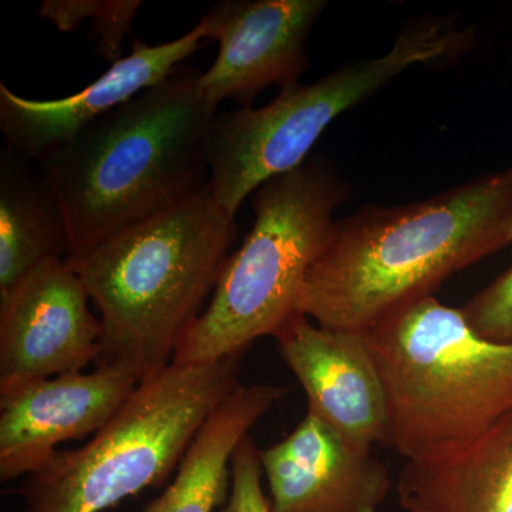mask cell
I'll list each match as a JSON object with an SVG mask.
<instances>
[{"instance_id": "cell-18", "label": "cell", "mask_w": 512, "mask_h": 512, "mask_svg": "<svg viewBox=\"0 0 512 512\" xmlns=\"http://www.w3.org/2000/svg\"><path fill=\"white\" fill-rule=\"evenodd\" d=\"M461 312L481 338L512 343V266L468 301Z\"/></svg>"}, {"instance_id": "cell-17", "label": "cell", "mask_w": 512, "mask_h": 512, "mask_svg": "<svg viewBox=\"0 0 512 512\" xmlns=\"http://www.w3.org/2000/svg\"><path fill=\"white\" fill-rule=\"evenodd\" d=\"M141 0H46L39 15L60 32H73L84 19L92 20V35L99 37L96 53L110 64L123 59L124 37L131 33Z\"/></svg>"}, {"instance_id": "cell-1", "label": "cell", "mask_w": 512, "mask_h": 512, "mask_svg": "<svg viewBox=\"0 0 512 512\" xmlns=\"http://www.w3.org/2000/svg\"><path fill=\"white\" fill-rule=\"evenodd\" d=\"M512 165L400 207H366L333 222L298 312L335 330H370L431 295L466 266L507 247Z\"/></svg>"}, {"instance_id": "cell-20", "label": "cell", "mask_w": 512, "mask_h": 512, "mask_svg": "<svg viewBox=\"0 0 512 512\" xmlns=\"http://www.w3.org/2000/svg\"><path fill=\"white\" fill-rule=\"evenodd\" d=\"M508 241L512 242V220L510 222V228H508Z\"/></svg>"}, {"instance_id": "cell-8", "label": "cell", "mask_w": 512, "mask_h": 512, "mask_svg": "<svg viewBox=\"0 0 512 512\" xmlns=\"http://www.w3.org/2000/svg\"><path fill=\"white\" fill-rule=\"evenodd\" d=\"M89 301L67 259H47L0 296V392L94 363L101 325Z\"/></svg>"}, {"instance_id": "cell-3", "label": "cell", "mask_w": 512, "mask_h": 512, "mask_svg": "<svg viewBox=\"0 0 512 512\" xmlns=\"http://www.w3.org/2000/svg\"><path fill=\"white\" fill-rule=\"evenodd\" d=\"M237 234L235 217L207 188L89 255L67 259L100 313L96 369L130 373L141 383L170 366Z\"/></svg>"}, {"instance_id": "cell-7", "label": "cell", "mask_w": 512, "mask_h": 512, "mask_svg": "<svg viewBox=\"0 0 512 512\" xmlns=\"http://www.w3.org/2000/svg\"><path fill=\"white\" fill-rule=\"evenodd\" d=\"M464 43L466 33L450 20H423L403 30L382 56L345 64L315 83L289 84L261 109L217 114L207 148L212 197L235 217L252 191L305 163L340 114L410 67L461 52Z\"/></svg>"}, {"instance_id": "cell-19", "label": "cell", "mask_w": 512, "mask_h": 512, "mask_svg": "<svg viewBox=\"0 0 512 512\" xmlns=\"http://www.w3.org/2000/svg\"><path fill=\"white\" fill-rule=\"evenodd\" d=\"M261 458L251 436L244 437L231 463V494L222 512H271L269 497L262 487Z\"/></svg>"}, {"instance_id": "cell-15", "label": "cell", "mask_w": 512, "mask_h": 512, "mask_svg": "<svg viewBox=\"0 0 512 512\" xmlns=\"http://www.w3.org/2000/svg\"><path fill=\"white\" fill-rule=\"evenodd\" d=\"M288 392L272 384H239L202 424L173 483L144 512H214L227 504L238 444Z\"/></svg>"}, {"instance_id": "cell-9", "label": "cell", "mask_w": 512, "mask_h": 512, "mask_svg": "<svg viewBox=\"0 0 512 512\" xmlns=\"http://www.w3.org/2000/svg\"><path fill=\"white\" fill-rule=\"evenodd\" d=\"M326 0H222L198 22L204 39L220 43L201 72V92L214 104L251 107L256 94L298 83L308 69V42Z\"/></svg>"}, {"instance_id": "cell-14", "label": "cell", "mask_w": 512, "mask_h": 512, "mask_svg": "<svg viewBox=\"0 0 512 512\" xmlns=\"http://www.w3.org/2000/svg\"><path fill=\"white\" fill-rule=\"evenodd\" d=\"M397 497L406 512H512V413L476 439L406 460Z\"/></svg>"}, {"instance_id": "cell-2", "label": "cell", "mask_w": 512, "mask_h": 512, "mask_svg": "<svg viewBox=\"0 0 512 512\" xmlns=\"http://www.w3.org/2000/svg\"><path fill=\"white\" fill-rule=\"evenodd\" d=\"M200 76L178 67L37 161L66 221L67 259L207 190L218 106L202 94Z\"/></svg>"}, {"instance_id": "cell-10", "label": "cell", "mask_w": 512, "mask_h": 512, "mask_svg": "<svg viewBox=\"0 0 512 512\" xmlns=\"http://www.w3.org/2000/svg\"><path fill=\"white\" fill-rule=\"evenodd\" d=\"M275 339L309 414L356 450L389 446V404L369 330L326 329L299 313Z\"/></svg>"}, {"instance_id": "cell-11", "label": "cell", "mask_w": 512, "mask_h": 512, "mask_svg": "<svg viewBox=\"0 0 512 512\" xmlns=\"http://www.w3.org/2000/svg\"><path fill=\"white\" fill-rule=\"evenodd\" d=\"M138 384L130 373L96 369L0 392V480L29 477L64 441L99 433Z\"/></svg>"}, {"instance_id": "cell-5", "label": "cell", "mask_w": 512, "mask_h": 512, "mask_svg": "<svg viewBox=\"0 0 512 512\" xmlns=\"http://www.w3.org/2000/svg\"><path fill=\"white\" fill-rule=\"evenodd\" d=\"M389 404V446L414 460L512 413V343L481 338L461 309L423 296L369 330Z\"/></svg>"}, {"instance_id": "cell-4", "label": "cell", "mask_w": 512, "mask_h": 512, "mask_svg": "<svg viewBox=\"0 0 512 512\" xmlns=\"http://www.w3.org/2000/svg\"><path fill=\"white\" fill-rule=\"evenodd\" d=\"M349 188L335 165L312 157L256 190L255 220L229 255L210 303L178 343L173 363L210 365L244 356L298 312L303 285Z\"/></svg>"}, {"instance_id": "cell-12", "label": "cell", "mask_w": 512, "mask_h": 512, "mask_svg": "<svg viewBox=\"0 0 512 512\" xmlns=\"http://www.w3.org/2000/svg\"><path fill=\"white\" fill-rule=\"evenodd\" d=\"M204 40L198 25L163 45L148 46L136 40L130 55L111 64L82 92L63 99H26L0 83V133L6 148L39 161L69 143L84 127L163 83Z\"/></svg>"}, {"instance_id": "cell-16", "label": "cell", "mask_w": 512, "mask_h": 512, "mask_svg": "<svg viewBox=\"0 0 512 512\" xmlns=\"http://www.w3.org/2000/svg\"><path fill=\"white\" fill-rule=\"evenodd\" d=\"M6 148L0 156V296L47 259H67L70 238L43 175Z\"/></svg>"}, {"instance_id": "cell-13", "label": "cell", "mask_w": 512, "mask_h": 512, "mask_svg": "<svg viewBox=\"0 0 512 512\" xmlns=\"http://www.w3.org/2000/svg\"><path fill=\"white\" fill-rule=\"evenodd\" d=\"M259 458L271 512H379L392 488L372 453L349 446L309 413Z\"/></svg>"}, {"instance_id": "cell-6", "label": "cell", "mask_w": 512, "mask_h": 512, "mask_svg": "<svg viewBox=\"0 0 512 512\" xmlns=\"http://www.w3.org/2000/svg\"><path fill=\"white\" fill-rule=\"evenodd\" d=\"M242 356L171 363L74 450H57L20 488V512H101L178 470L202 424L239 386Z\"/></svg>"}]
</instances>
